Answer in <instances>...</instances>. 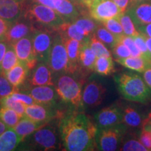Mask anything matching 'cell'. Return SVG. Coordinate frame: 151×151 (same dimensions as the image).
<instances>
[{"mask_svg":"<svg viewBox=\"0 0 151 151\" xmlns=\"http://www.w3.org/2000/svg\"><path fill=\"white\" fill-rule=\"evenodd\" d=\"M72 22L78 27L81 34L86 37H90L93 35L98 26L93 18L88 16L78 17Z\"/></svg>","mask_w":151,"mask_h":151,"instance_id":"obj_28","label":"cell"},{"mask_svg":"<svg viewBox=\"0 0 151 151\" xmlns=\"http://www.w3.org/2000/svg\"><path fill=\"white\" fill-rule=\"evenodd\" d=\"M137 28L139 32L151 38V23L143 24V25L139 26Z\"/></svg>","mask_w":151,"mask_h":151,"instance_id":"obj_46","label":"cell"},{"mask_svg":"<svg viewBox=\"0 0 151 151\" xmlns=\"http://www.w3.org/2000/svg\"><path fill=\"white\" fill-rule=\"evenodd\" d=\"M113 78L124 99L143 104L150 99L151 90L138 73L126 71L115 75Z\"/></svg>","mask_w":151,"mask_h":151,"instance_id":"obj_2","label":"cell"},{"mask_svg":"<svg viewBox=\"0 0 151 151\" xmlns=\"http://www.w3.org/2000/svg\"><path fill=\"white\" fill-rule=\"evenodd\" d=\"M127 127L123 122L112 127L98 129L96 141L97 148L103 151L119 150L127 132Z\"/></svg>","mask_w":151,"mask_h":151,"instance_id":"obj_5","label":"cell"},{"mask_svg":"<svg viewBox=\"0 0 151 151\" xmlns=\"http://www.w3.org/2000/svg\"><path fill=\"white\" fill-rule=\"evenodd\" d=\"M88 9L91 18L100 22L118 18L122 14L113 0H95L90 4Z\"/></svg>","mask_w":151,"mask_h":151,"instance_id":"obj_9","label":"cell"},{"mask_svg":"<svg viewBox=\"0 0 151 151\" xmlns=\"http://www.w3.org/2000/svg\"><path fill=\"white\" fill-rule=\"evenodd\" d=\"M94 35L107 48H111V50L115 46V45L118 42L119 39H120V37H116V36L111 33V32H109L102 24H98Z\"/></svg>","mask_w":151,"mask_h":151,"instance_id":"obj_29","label":"cell"},{"mask_svg":"<svg viewBox=\"0 0 151 151\" xmlns=\"http://www.w3.org/2000/svg\"><path fill=\"white\" fill-rule=\"evenodd\" d=\"M21 139L13 128H9L0 134V151H11L16 149Z\"/></svg>","mask_w":151,"mask_h":151,"instance_id":"obj_25","label":"cell"},{"mask_svg":"<svg viewBox=\"0 0 151 151\" xmlns=\"http://www.w3.org/2000/svg\"><path fill=\"white\" fill-rule=\"evenodd\" d=\"M29 83L32 86H54L53 75L48 64L38 62L33 68Z\"/></svg>","mask_w":151,"mask_h":151,"instance_id":"obj_17","label":"cell"},{"mask_svg":"<svg viewBox=\"0 0 151 151\" xmlns=\"http://www.w3.org/2000/svg\"><path fill=\"white\" fill-rule=\"evenodd\" d=\"M139 141L148 150H151V132L143 129L139 137Z\"/></svg>","mask_w":151,"mask_h":151,"instance_id":"obj_42","label":"cell"},{"mask_svg":"<svg viewBox=\"0 0 151 151\" xmlns=\"http://www.w3.org/2000/svg\"><path fill=\"white\" fill-rule=\"evenodd\" d=\"M27 5V0H0V17L14 22L24 14Z\"/></svg>","mask_w":151,"mask_h":151,"instance_id":"obj_13","label":"cell"},{"mask_svg":"<svg viewBox=\"0 0 151 151\" xmlns=\"http://www.w3.org/2000/svg\"><path fill=\"white\" fill-rule=\"evenodd\" d=\"M28 93L39 104L52 107L55 106L59 96L54 86H39L30 88Z\"/></svg>","mask_w":151,"mask_h":151,"instance_id":"obj_15","label":"cell"},{"mask_svg":"<svg viewBox=\"0 0 151 151\" xmlns=\"http://www.w3.org/2000/svg\"><path fill=\"white\" fill-rule=\"evenodd\" d=\"M90 46L91 47L92 51L94 52L97 58L100 57H112L111 52L108 48L104 43L99 41L95 35H93L90 37Z\"/></svg>","mask_w":151,"mask_h":151,"instance_id":"obj_34","label":"cell"},{"mask_svg":"<svg viewBox=\"0 0 151 151\" xmlns=\"http://www.w3.org/2000/svg\"><path fill=\"white\" fill-rule=\"evenodd\" d=\"M62 39L65 43L66 49H67L68 58H69L68 73L73 74L80 69L79 55H80L81 42L78 40H76V39H69V38L62 37Z\"/></svg>","mask_w":151,"mask_h":151,"instance_id":"obj_19","label":"cell"},{"mask_svg":"<svg viewBox=\"0 0 151 151\" xmlns=\"http://www.w3.org/2000/svg\"><path fill=\"white\" fill-rule=\"evenodd\" d=\"M71 2L74 4L75 5H76L77 6H78L79 8H84L85 6L87 7L83 2V0H69ZM88 8V7H87Z\"/></svg>","mask_w":151,"mask_h":151,"instance_id":"obj_49","label":"cell"},{"mask_svg":"<svg viewBox=\"0 0 151 151\" xmlns=\"http://www.w3.org/2000/svg\"><path fill=\"white\" fill-rule=\"evenodd\" d=\"M143 129L148 130L151 132V124L150 123H143L142 124Z\"/></svg>","mask_w":151,"mask_h":151,"instance_id":"obj_52","label":"cell"},{"mask_svg":"<svg viewBox=\"0 0 151 151\" xmlns=\"http://www.w3.org/2000/svg\"><path fill=\"white\" fill-rule=\"evenodd\" d=\"M122 107L119 104L111 105L105 107L95 113L94 121L98 129L115 126L122 122Z\"/></svg>","mask_w":151,"mask_h":151,"instance_id":"obj_10","label":"cell"},{"mask_svg":"<svg viewBox=\"0 0 151 151\" xmlns=\"http://www.w3.org/2000/svg\"><path fill=\"white\" fill-rule=\"evenodd\" d=\"M104 27L111 32V33L113 34L115 36L118 37H120L121 36L125 35L124 34L123 29H122L121 24L118 20V18H111L109 20H106L104 22H101Z\"/></svg>","mask_w":151,"mask_h":151,"instance_id":"obj_37","label":"cell"},{"mask_svg":"<svg viewBox=\"0 0 151 151\" xmlns=\"http://www.w3.org/2000/svg\"><path fill=\"white\" fill-rule=\"evenodd\" d=\"M28 146L41 150H55L60 148L58 135L52 126H43L26 138Z\"/></svg>","mask_w":151,"mask_h":151,"instance_id":"obj_6","label":"cell"},{"mask_svg":"<svg viewBox=\"0 0 151 151\" xmlns=\"http://www.w3.org/2000/svg\"><path fill=\"white\" fill-rule=\"evenodd\" d=\"M122 122L125 124L127 127L132 128H137L142 126L144 119L140 113L132 106H126L122 107Z\"/></svg>","mask_w":151,"mask_h":151,"instance_id":"obj_26","label":"cell"},{"mask_svg":"<svg viewBox=\"0 0 151 151\" xmlns=\"http://www.w3.org/2000/svg\"><path fill=\"white\" fill-rule=\"evenodd\" d=\"M126 11L137 27L151 23V0L132 4Z\"/></svg>","mask_w":151,"mask_h":151,"instance_id":"obj_16","label":"cell"},{"mask_svg":"<svg viewBox=\"0 0 151 151\" xmlns=\"http://www.w3.org/2000/svg\"><path fill=\"white\" fill-rule=\"evenodd\" d=\"M35 30L33 24L24 15L11 22L5 37V41L11 46L22 38L31 36Z\"/></svg>","mask_w":151,"mask_h":151,"instance_id":"obj_11","label":"cell"},{"mask_svg":"<svg viewBox=\"0 0 151 151\" xmlns=\"http://www.w3.org/2000/svg\"><path fill=\"white\" fill-rule=\"evenodd\" d=\"M11 95L14 99L20 101V102L24 104L25 106H30L37 104L35 100L33 99V97L28 93H23V92L17 91L14 92Z\"/></svg>","mask_w":151,"mask_h":151,"instance_id":"obj_41","label":"cell"},{"mask_svg":"<svg viewBox=\"0 0 151 151\" xmlns=\"http://www.w3.org/2000/svg\"><path fill=\"white\" fill-rule=\"evenodd\" d=\"M112 52L113 56L115 57V60L125 58L131 56V52L127 47L120 41H118L112 48Z\"/></svg>","mask_w":151,"mask_h":151,"instance_id":"obj_40","label":"cell"},{"mask_svg":"<svg viewBox=\"0 0 151 151\" xmlns=\"http://www.w3.org/2000/svg\"><path fill=\"white\" fill-rule=\"evenodd\" d=\"M119 41L124 43L127 48L129 49L130 52H131V56L133 57H142L141 55V52L139 49L134 43L133 38L132 37H129L127 35H123L120 37L119 39ZM143 58V57H142Z\"/></svg>","mask_w":151,"mask_h":151,"instance_id":"obj_39","label":"cell"},{"mask_svg":"<svg viewBox=\"0 0 151 151\" xmlns=\"http://www.w3.org/2000/svg\"><path fill=\"white\" fill-rule=\"evenodd\" d=\"M56 30L35 29L32 35L33 51L38 62H48Z\"/></svg>","mask_w":151,"mask_h":151,"instance_id":"obj_8","label":"cell"},{"mask_svg":"<svg viewBox=\"0 0 151 151\" xmlns=\"http://www.w3.org/2000/svg\"><path fill=\"white\" fill-rule=\"evenodd\" d=\"M118 19L121 24L124 35L132 37L140 35V32L138 31L133 20L127 11L122 13L118 17Z\"/></svg>","mask_w":151,"mask_h":151,"instance_id":"obj_33","label":"cell"},{"mask_svg":"<svg viewBox=\"0 0 151 151\" xmlns=\"http://www.w3.org/2000/svg\"><path fill=\"white\" fill-rule=\"evenodd\" d=\"M148 1V0H130V4H134V3L140 2V1Z\"/></svg>","mask_w":151,"mask_h":151,"instance_id":"obj_55","label":"cell"},{"mask_svg":"<svg viewBox=\"0 0 151 151\" xmlns=\"http://www.w3.org/2000/svg\"><path fill=\"white\" fill-rule=\"evenodd\" d=\"M47 64L50 67L52 75L58 76L61 73H68L69 58L67 49L62 37L57 30Z\"/></svg>","mask_w":151,"mask_h":151,"instance_id":"obj_7","label":"cell"},{"mask_svg":"<svg viewBox=\"0 0 151 151\" xmlns=\"http://www.w3.org/2000/svg\"><path fill=\"white\" fill-rule=\"evenodd\" d=\"M21 117L16 111L9 107L0 105V120L9 128H14L18 124Z\"/></svg>","mask_w":151,"mask_h":151,"instance_id":"obj_32","label":"cell"},{"mask_svg":"<svg viewBox=\"0 0 151 151\" xmlns=\"http://www.w3.org/2000/svg\"><path fill=\"white\" fill-rule=\"evenodd\" d=\"M9 46V44L6 41H0V70H1V62H2L3 58L4 57V55L6 52Z\"/></svg>","mask_w":151,"mask_h":151,"instance_id":"obj_45","label":"cell"},{"mask_svg":"<svg viewBox=\"0 0 151 151\" xmlns=\"http://www.w3.org/2000/svg\"><path fill=\"white\" fill-rule=\"evenodd\" d=\"M89 39L90 37L81 42L80 55H79V67L80 69L90 72L94 71V65H95L97 57L94 55L90 46Z\"/></svg>","mask_w":151,"mask_h":151,"instance_id":"obj_20","label":"cell"},{"mask_svg":"<svg viewBox=\"0 0 151 151\" xmlns=\"http://www.w3.org/2000/svg\"><path fill=\"white\" fill-rule=\"evenodd\" d=\"M60 113L55 112L52 107L35 104L27 106L24 112V116L35 121L39 122H48L56 116H59Z\"/></svg>","mask_w":151,"mask_h":151,"instance_id":"obj_18","label":"cell"},{"mask_svg":"<svg viewBox=\"0 0 151 151\" xmlns=\"http://www.w3.org/2000/svg\"><path fill=\"white\" fill-rule=\"evenodd\" d=\"M143 123H150L151 124V112L149 113L148 117H147V118H146L144 119L143 124Z\"/></svg>","mask_w":151,"mask_h":151,"instance_id":"obj_53","label":"cell"},{"mask_svg":"<svg viewBox=\"0 0 151 151\" xmlns=\"http://www.w3.org/2000/svg\"><path fill=\"white\" fill-rule=\"evenodd\" d=\"M114 2L119 7L121 12L123 13L127 10L130 4V0H115Z\"/></svg>","mask_w":151,"mask_h":151,"instance_id":"obj_44","label":"cell"},{"mask_svg":"<svg viewBox=\"0 0 151 151\" xmlns=\"http://www.w3.org/2000/svg\"><path fill=\"white\" fill-rule=\"evenodd\" d=\"M46 124L47 123H45V122L35 121L28 118L27 117L24 116L20 118L18 124L13 129L19 136V137L21 139V142H22L28 136L45 126Z\"/></svg>","mask_w":151,"mask_h":151,"instance_id":"obj_22","label":"cell"},{"mask_svg":"<svg viewBox=\"0 0 151 151\" xmlns=\"http://www.w3.org/2000/svg\"><path fill=\"white\" fill-rule=\"evenodd\" d=\"M94 71L104 76H107L114 72L115 65L112 57L97 58L94 65Z\"/></svg>","mask_w":151,"mask_h":151,"instance_id":"obj_30","label":"cell"},{"mask_svg":"<svg viewBox=\"0 0 151 151\" xmlns=\"http://www.w3.org/2000/svg\"><path fill=\"white\" fill-rule=\"evenodd\" d=\"M106 88L99 81L93 80L86 85L82 92L83 105L88 107L98 106L102 103Z\"/></svg>","mask_w":151,"mask_h":151,"instance_id":"obj_12","label":"cell"},{"mask_svg":"<svg viewBox=\"0 0 151 151\" xmlns=\"http://www.w3.org/2000/svg\"><path fill=\"white\" fill-rule=\"evenodd\" d=\"M58 33L64 38H69L83 42L88 38L81 34L78 27L73 22H65L57 29Z\"/></svg>","mask_w":151,"mask_h":151,"instance_id":"obj_27","label":"cell"},{"mask_svg":"<svg viewBox=\"0 0 151 151\" xmlns=\"http://www.w3.org/2000/svg\"><path fill=\"white\" fill-rule=\"evenodd\" d=\"M119 150L122 151H148L146 148L141 144L140 141L137 139H127L122 141Z\"/></svg>","mask_w":151,"mask_h":151,"instance_id":"obj_38","label":"cell"},{"mask_svg":"<svg viewBox=\"0 0 151 151\" xmlns=\"http://www.w3.org/2000/svg\"><path fill=\"white\" fill-rule=\"evenodd\" d=\"M54 9L65 22H72L81 16L79 7L69 0H56Z\"/></svg>","mask_w":151,"mask_h":151,"instance_id":"obj_21","label":"cell"},{"mask_svg":"<svg viewBox=\"0 0 151 151\" xmlns=\"http://www.w3.org/2000/svg\"><path fill=\"white\" fill-rule=\"evenodd\" d=\"M30 69L25 64L19 61L17 65L5 74L9 82L13 86L19 88L27 78Z\"/></svg>","mask_w":151,"mask_h":151,"instance_id":"obj_23","label":"cell"},{"mask_svg":"<svg viewBox=\"0 0 151 151\" xmlns=\"http://www.w3.org/2000/svg\"><path fill=\"white\" fill-rule=\"evenodd\" d=\"M143 78L147 86L151 90V67H149L148 69L143 72Z\"/></svg>","mask_w":151,"mask_h":151,"instance_id":"obj_47","label":"cell"},{"mask_svg":"<svg viewBox=\"0 0 151 151\" xmlns=\"http://www.w3.org/2000/svg\"><path fill=\"white\" fill-rule=\"evenodd\" d=\"M7 129H9V127H7L1 120H0V134H2L4 132H5Z\"/></svg>","mask_w":151,"mask_h":151,"instance_id":"obj_51","label":"cell"},{"mask_svg":"<svg viewBox=\"0 0 151 151\" xmlns=\"http://www.w3.org/2000/svg\"><path fill=\"white\" fill-rule=\"evenodd\" d=\"M17 91L18 88L13 86L5 76L0 73V100Z\"/></svg>","mask_w":151,"mask_h":151,"instance_id":"obj_36","label":"cell"},{"mask_svg":"<svg viewBox=\"0 0 151 151\" xmlns=\"http://www.w3.org/2000/svg\"><path fill=\"white\" fill-rule=\"evenodd\" d=\"M10 24L11 22L6 21L0 17V41H5L6 35Z\"/></svg>","mask_w":151,"mask_h":151,"instance_id":"obj_43","label":"cell"},{"mask_svg":"<svg viewBox=\"0 0 151 151\" xmlns=\"http://www.w3.org/2000/svg\"><path fill=\"white\" fill-rule=\"evenodd\" d=\"M54 86L60 99L72 106H82V84L68 73L58 75Z\"/></svg>","mask_w":151,"mask_h":151,"instance_id":"obj_4","label":"cell"},{"mask_svg":"<svg viewBox=\"0 0 151 151\" xmlns=\"http://www.w3.org/2000/svg\"><path fill=\"white\" fill-rule=\"evenodd\" d=\"M18 62L19 60L15 52L14 47L9 45L1 62L0 73L5 76L6 72L11 70Z\"/></svg>","mask_w":151,"mask_h":151,"instance_id":"obj_31","label":"cell"},{"mask_svg":"<svg viewBox=\"0 0 151 151\" xmlns=\"http://www.w3.org/2000/svg\"><path fill=\"white\" fill-rule=\"evenodd\" d=\"M141 34H142V33H141ZM142 35H143V37H144L145 41H146L147 48H148L149 52H150V54H151V38L148 37V36L143 35V34H142Z\"/></svg>","mask_w":151,"mask_h":151,"instance_id":"obj_50","label":"cell"},{"mask_svg":"<svg viewBox=\"0 0 151 151\" xmlns=\"http://www.w3.org/2000/svg\"><path fill=\"white\" fill-rule=\"evenodd\" d=\"M95 1V0H83V2L85 4V5H86V6L88 8V6H89L90 4H91L92 1Z\"/></svg>","mask_w":151,"mask_h":151,"instance_id":"obj_54","label":"cell"},{"mask_svg":"<svg viewBox=\"0 0 151 151\" xmlns=\"http://www.w3.org/2000/svg\"><path fill=\"white\" fill-rule=\"evenodd\" d=\"M58 122L60 140L65 150L89 151L97 148L98 127L83 112L73 111L60 114Z\"/></svg>","mask_w":151,"mask_h":151,"instance_id":"obj_1","label":"cell"},{"mask_svg":"<svg viewBox=\"0 0 151 151\" xmlns=\"http://www.w3.org/2000/svg\"><path fill=\"white\" fill-rule=\"evenodd\" d=\"M116 61L130 70L143 73V71L151 67V64L142 57L129 56L125 58L116 59Z\"/></svg>","mask_w":151,"mask_h":151,"instance_id":"obj_24","label":"cell"},{"mask_svg":"<svg viewBox=\"0 0 151 151\" xmlns=\"http://www.w3.org/2000/svg\"><path fill=\"white\" fill-rule=\"evenodd\" d=\"M0 105L9 107V108L16 111L21 118L24 116V112H25V109L27 106H25L20 101L14 99L11 97V95L7 96L0 100Z\"/></svg>","mask_w":151,"mask_h":151,"instance_id":"obj_35","label":"cell"},{"mask_svg":"<svg viewBox=\"0 0 151 151\" xmlns=\"http://www.w3.org/2000/svg\"><path fill=\"white\" fill-rule=\"evenodd\" d=\"M24 16L33 24L35 29L57 30L65 20L55 10L35 2L27 5Z\"/></svg>","mask_w":151,"mask_h":151,"instance_id":"obj_3","label":"cell"},{"mask_svg":"<svg viewBox=\"0 0 151 151\" xmlns=\"http://www.w3.org/2000/svg\"><path fill=\"white\" fill-rule=\"evenodd\" d=\"M12 46L14 47L19 61L25 64L32 70L38 63L33 51L32 35L20 39Z\"/></svg>","mask_w":151,"mask_h":151,"instance_id":"obj_14","label":"cell"},{"mask_svg":"<svg viewBox=\"0 0 151 151\" xmlns=\"http://www.w3.org/2000/svg\"><path fill=\"white\" fill-rule=\"evenodd\" d=\"M35 2L39 3L40 4L46 6L50 7L51 9H55V4L56 0H33ZM55 10V9H54Z\"/></svg>","mask_w":151,"mask_h":151,"instance_id":"obj_48","label":"cell"}]
</instances>
